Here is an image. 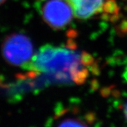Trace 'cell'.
Returning a JSON list of instances; mask_svg holds the SVG:
<instances>
[{
	"mask_svg": "<svg viewBox=\"0 0 127 127\" xmlns=\"http://www.w3.org/2000/svg\"><path fill=\"white\" fill-rule=\"evenodd\" d=\"M31 41L27 36L14 33L7 36L1 45V53L4 59L10 64L23 66L33 56Z\"/></svg>",
	"mask_w": 127,
	"mask_h": 127,
	"instance_id": "7a4b0ae2",
	"label": "cell"
},
{
	"mask_svg": "<svg viewBox=\"0 0 127 127\" xmlns=\"http://www.w3.org/2000/svg\"><path fill=\"white\" fill-rule=\"evenodd\" d=\"M95 64L92 56L68 46H42L23 68L34 74H44L62 82L81 84Z\"/></svg>",
	"mask_w": 127,
	"mask_h": 127,
	"instance_id": "6da1fadb",
	"label": "cell"
},
{
	"mask_svg": "<svg viewBox=\"0 0 127 127\" xmlns=\"http://www.w3.org/2000/svg\"><path fill=\"white\" fill-rule=\"evenodd\" d=\"M124 114H125V117H126V118L127 119V104L125 105V107H124Z\"/></svg>",
	"mask_w": 127,
	"mask_h": 127,
	"instance_id": "5b68a950",
	"label": "cell"
},
{
	"mask_svg": "<svg viewBox=\"0 0 127 127\" xmlns=\"http://www.w3.org/2000/svg\"><path fill=\"white\" fill-rule=\"evenodd\" d=\"M40 12L46 23L55 29L66 26L73 16L66 0H45L41 5Z\"/></svg>",
	"mask_w": 127,
	"mask_h": 127,
	"instance_id": "3957f363",
	"label": "cell"
},
{
	"mask_svg": "<svg viewBox=\"0 0 127 127\" xmlns=\"http://www.w3.org/2000/svg\"><path fill=\"white\" fill-rule=\"evenodd\" d=\"M6 1V0H0V6L1 4H3Z\"/></svg>",
	"mask_w": 127,
	"mask_h": 127,
	"instance_id": "8992f818",
	"label": "cell"
},
{
	"mask_svg": "<svg viewBox=\"0 0 127 127\" xmlns=\"http://www.w3.org/2000/svg\"><path fill=\"white\" fill-rule=\"evenodd\" d=\"M78 19L87 20L97 16L108 10V0H66Z\"/></svg>",
	"mask_w": 127,
	"mask_h": 127,
	"instance_id": "277c9868",
	"label": "cell"
}]
</instances>
